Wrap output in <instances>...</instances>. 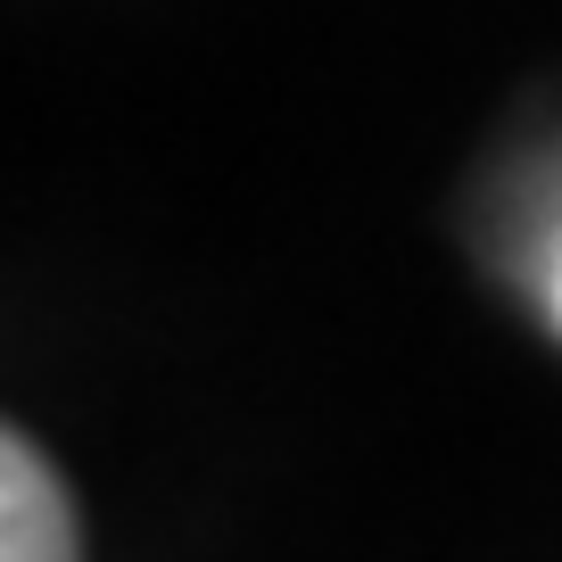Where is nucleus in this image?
I'll return each mask as SVG.
<instances>
[{
	"mask_svg": "<svg viewBox=\"0 0 562 562\" xmlns=\"http://www.w3.org/2000/svg\"><path fill=\"white\" fill-rule=\"evenodd\" d=\"M0 554H9V562H58V554H75L67 496H58L50 463H42L25 439L0 447Z\"/></svg>",
	"mask_w": 562,
	"mask_h": 562,
	"instance_id": "f257e3e1",
	"label": "nucleus"
},
{
	"mask_svg": "<svg viewBox=\"0 0 562 562\" xmlns=\"http://www.w3.org/2000/svg\"><path fill=\"white\" fill-rule=\"evenodd\" d=\"M554 306H562V281H554Z\"/></svg>",
	"mask_w": 562,
	"mask_h": 562,
	"instance_id": "f03ea898",
	"label": "nucleus"
}]
</instances>
